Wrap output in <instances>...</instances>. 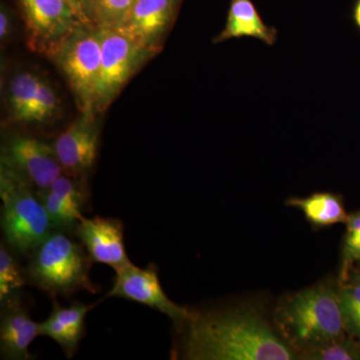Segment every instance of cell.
<instances>
[{"instance_id": "obj_1", "label": "cell", "mask_w": 360, "mask_h": 360, "mask_svg": "<svg viewBox=\"0 0 360 360\" xmlns=\"http://www.w3.org/2000/svg\"><path fill=\"white\" fill-rule=\"evenodd\" d=\"M179 347L172 355L189 360H292L295 350L284 343L264 314L253 305L191 310Z\"/></svg>"}, {"instance_id": "obj_2", "label": "cell", "mask_w": 360, "mask_h": 360, "mask_svg": "<svg viewBox=\"0 0 360 360\" xmlns=\"http://www.w3.org/2000/svg\"><path fill=\"white\" fill-rule=\"evenodd\" d=\"M276 321L296 354L348 335L338 302V286L329 284L286 296L276 307Z\"/></svg>"}, {"instance_id": "obj_3", "label": "cell", "mask_w": 360, "mask_h": 360, "mask_svg": "<svg viewBox=\"0 0 360 360\" xmlns=\"http://www.w3.org/2000/svg\"><path fill=\"white\" fill-rule=\"evenodd\" d=\"M27 257L28 283L53 300L99 290L90 278L94 262L72 231L53 229Z\"/></svg>"}, {"instance_id": "obj_4", "label": "cell", "mask_w": 360, "mask_h": 360, "mask_svg": "<svg viewBox=\"0 0 360 360\" xmlns=\"http://www.w3.org/2000/svg\"><path fill=\"white\" fill-rule=\"evenodd\" d=\"M1 229L4 243L28 257L53 231L39 193L20 172L0 162Z\"/></svg>"}, {"instance_id": "obj_5", "label": "cell", "mask_w": 360, "mask_h": 360, "mask_svg": "<svg viewBox=\"0 0 360 360\" xmlns=\"http://www.w3.org/2000/svg\"><path fill=\"white\" fill-rule=\"evenodd\" d=\"M49 58L65 75L80 112L97 115L96 89L101 63L98 28L82 23Z\"/></svg>"}, {"instance_id": "obj_6", "label": "cell", "mask_w": 360, "mask_h": 360, "mask_svg": "<svg viewBox=\"0 0 360 360\" xmlns=\"http://www.w3.org/2000/svg\"><path fill=\"white\" fill-rule=\"evenodd\" d=\"M98 30L101 63L96 110V113H101L110 108L130 78L155 53L113 28Z\"/></svg>"}, {"instance_id": "obj_7", "label": "cell", "mask_w": 360, "mask_h": 360, "mask_svg": "<svg viewBox=\"0 0 360 360\" xmlns=\"http://www.w3.org/2000/svg\"><path fill=\"white\" fill-rule=\"evenodd\" d=\"M27 45L49 56L78 25L84 23L68 0H18Z\"/></svg>"}, {"instance_id": "obj_8", "label": "cell", "mask_w": 360, "mask_h": 360, "mask_svg": "<svg viewBox=\"0 0 360 360\" xmlns=\"http://www.w3.org/2000/svg\"><path fill=\"white\" fill-rule=\"evenodd\" d=\"M0 162L20 172L39 193L65 174L52 143L30 135L6 136L2 142Z\"/></svg>"}, {"instance_id": "obj_9", "label": "cell", "mask_w": 360, "mask_h": 360, "mask_svg": "<svg viewBox=\"0 0 360 360\" xmlns=\"http://www.w3.org/2000/svg\"><path fill=\"white\" fill-rule=\"evenodd\" d=\"M110 297L124 298L158 310L172 319L177 331L191 316V309L176 304L165 292L155 264L141 269L131 264L116 271L112 288L105 295Z\"/></svg>"}, {"instance_id": "obj_10", "label": "cell", "mask_w": 360, "mask_h": 360, "mask_svg": "<svg viewBox=\"0 0 360 360\" xmlns=\"http://www.w3.org/2000/svg\"><path fill=\"white\" fill-rule=\"evenodd\" d=\"M101 129L96 116L82 113L52 146L65 174L85 180L96 165Z\"/></svg>"}, {"instance_id": "obj_11", "label": "cell", "mask_w": 360, "mask_h": 360, "mask_svg": "<svg viewBox=\"0 0 360 360\" xmlns=\"http://www.w3.org/2000/svg\"><path fill=\"white\" fill-rule=\"evenodd\" d=\"M181 0H135L124 20L115 30L149 51H160L174 25Z\"/></svg>"}, {"instance_id": "obj_12", "label": "cell", "mask_w": 360, "mask_h": 360, "mask_svg": "<svg viewBox=\"0 0 360 360\" xmlns=\"http://www.w3.org/2000/svg\"><path fill=\"white\" fill-rule=\"evenodd\" d=\"M73 233L92 262L108 265L115 271L131 264L124 243V224L115 217H82Z\"/></svg>"}, {"instance_id": "obj_13", "label": "cell", "mask_w": 360, "mask_h": 360, "mask_svg": "<svg viewBox=\"0 0 360 360\" xmlns=\"http://www.w3.org/2000/svg\"><path fill=\"white\" fill-rule=\"evenodd\" d=\"M1 304L0 354L2 359L30 360V347L39 335V323L30 316L20 295L6 298Z\"/></svg>"}, {"instance_id": "obj_14", "label": "cell", "mask_w": 360, "mask_h": 360, "mask_svg": "<svg viewBox=\"0 0 360 360\" xmlns=\"http://www.w3.org/2000/svg\"><path fill=\"white\" fill-rule=\"evenodd\" d=\"M240 37L260 39L269 46L277 39L276 28L265 25L251 0H231L224 30L214 37L213 42L220 44Z\"/></svg>"}, {"instance_id": "obj_15", "label": "cell", "mask_w": 360, "mask_h": 360, "mask_svg": "<svg viewBox=\"0 0 360 360\" xmlns=\"http://www.w3.org/2000/svg\"><path fill=\"white\" fill-rule=\"evenodd\" d=\"M286 205L302 210L307 221L317 229L347 224L349 217L342 195L333 193H315L305 198H290Z\"/></svg>"}, {"instance_id": "obj_16", "label": "cell", "mask_w": 360, "mask_h": 360, "mask_svg": "<svg viewBox=\"0 0 360 360\" xmlns=\"http://www.w3.org/2000/svg\"><path fill=\"white\" fill-rule=\"evenodd\" d=\"M135 0H82L80 15L84 23L96 28L117 27Z\"/></svg>"}, {"instance_id": "obj_17", "label": "cell", "mask_w": 360, "mask_h": 360, "mask_svg": "<svg viewBox=\"0 0 360 360\" xmlns=\"http://www.w3.org/2000/svg\"><path fill=\"white\" fill-rule=\"evenodd\" d=\"M41 80L42 78L30 71L18 73L11 80L8 91V108L14 122H26Z\"/></svg>"}, {"instance_id": "obj_18", "label": "cell", "mask_w": 360, "mask_h": 360, "mask_svg": "<svg viewBox=\"0 0 360 360\" xmlns=\"http://www.w3.org/2000/svg\"><path fill=\"white\" fill-rule=\"evenodd\" d=\"M15 253L4 243L0 245V302L20 295L28 284L25 269L14 257Z\"/></svg>"}, {"instance_id": "obj_19", "label": "cell", "mask_w": 360, "mask_h": 360, "mask_svg": "<svg viewBox=\"0 0 360 360\" xmlns=\"http://www.w3.org/2000/svg\"><path fill=\"white\" fill-rule=\"evenodd\" d=\"M39 195L49 213L53 229L73 232L77 222L84 217L82 210L59 198L51 189L42 191Z\"/></svg>"}, {"instance_id": "obj_20", "label": "cell", "mask_w": 360, "mask_h": 360, "mask_svg": "<svg viewBox=\"0 0 360 360\" xmlns=\"http://www.w3.org/2000/svg\"><path fill=\"white\" fill-rule=\"evenodd\" d=\"M338 302L348 335L360 338V283L348 279L338 284Z\"/></svg>"}, {"instance_id": "obj_21", "label": "cell", "mask_w": 360, "mask_h": 360, "mask_svg": "<svg viewBox=\"0 0 360 360\" xmlns=\"http://www.w3.org/2000/svg\"><path fill=\"white\" fill-rule=\"evenodd\" d=\"M298 359L307 360H360V340L347 335L340 340L305 350Z\"/></svg>"}, {"instance_id": "obj_22", "label": "cell", "mask_w": 360, "mask_h": 360, "mask_svg": "<svg viewBox=\"0 0 360 360\" xmlns=\"http://www.w3.org/2000/svg\"><path fill=\"white\" fill-rule=\"evenodd\" d=\"M360 264V210L350 213L343 238L338 283H345L355 265Z\"/></svg>"}, {"instance_id": "obj_23", "label": "cell", "mask_w": 360, "mask_h": 360, "mask_svg": "<svg viewBox=\"0 0 360 360\" xmlns=\"http://www.w3.org/2000/svg\"><path fill=\"white\" fill-rule=\"evenodd\" d=\"M58 108L59 101L56 90L49 82L42 79L25 123L26 124L28 123L44 124L51 122L56 117Z\"/></svg>"}, {"instance_id": "obj_24", "label": "cell", "mask_w": 360, "mask_h": 360, "mask_svg": "<svg viewBox=\"0 0 360 360\" xmlns=\"http://www.w3.org/2000/svg\"><path fill=\"white\" fill-rule=\"evenodd\" d=\"M39 330V335L47 336L56 341L68 359H71L77 354L80 341L84 338L54 319L52 315H49L44 321L40 322Z\"/></svg>"}, {"instance_id": "obj_25", "label": "cell", "mask_w": 360, "mask_h": 360, "mask_svg": "<svg viewBox=\"0 0 360 360\" xmlns=\"http://www.w3.org/2000/svg\"><path fill=\"white\" fill-rule=\"evenodd\" d=\"M49 189L79 210H84L87 203L89 191H87L85 180L75 179L63 174L51 184Z\"/></svg>"}, {"instance_id": "obj_26", "label": "cell", "mask_w": 360, "mask_h": 360, "mask_svg": "<svg viewBox=\"0 0 360 360\" xmlns=\"http://www.w3.org/2000/svg\"><path fill=\"white\" fill-rule=\"evenodd\" d=\"M53 307L51 315L65 324L71 330L84 338L85 319L90 310L96 304H85L82 302H73L70 307H63L60 303L53 300Z\"/></svg>"}, {"instance_id": "obj_27", "label": "cell", "mask_w": 360, "mask_h": 360, "mask_svg": "<svg viewBox=\"0 0 360 360\" xmlns=\"http://www.w3.org/2000/svg\"><path fill=\"white\" fill-rule=\"evenodd\" d=\"M11 14H9L7 7L2 4L1 11H0V39L1 41L7 39L11 32Z\"/></svg>"}, {"instance_id": "obj_28", "label": "cell", "mask_w": 360, "mask_h": 360, "mask_svg": "<svg viewBox=\"0 0 360 360\" xmlns=\"http://www.w3.org/2000/svg\"><path fill=\"white\" fill-rule=\"evenodd\" d=\"M354 20L360 30V0H357L354 8Z\"/></svg>"}, {"instance_id": "obj_29", "label": "cell", "mask_w": 360, "mask_h": 360, "mask_svg": "<svg viewBox=\"0 0 360 360\" xmlns=\"http://www.w3.org/2000/svg\"><path fill=\"white\" fill-rule=\"evenodd\" d=\"M348 279H354V281H359L360 283V264L355 265L352 271H350ZM347 279V281H348Z\"/></svg>"}, {"instance_id": "obj_30", "label": "cell", "mask_w": 360, "mask_h": 360, "mask_svg": "<svg viewBox=\"0 0 360 360\" xmlns=\"http://www.w3.org/2000/svg\"><path fill=\"white\" fill-rule=\"evenodd\" d=\"M68 1L70 2L73 8L75 9L78 16H79L80 20H82V15H80V2H82V0H68Z\"/></svg>"}, {"instance_id": "obj_31", "label": "cell", "mask_w": 360, "mask_h": 360, "mask_svg": "<svg viewBox=\"0 0 360 360\" xmlns=\"http://www.w3.org/2000/svg\"><path fill=\"white\" fill-rule=\"evenodd\" d=\"M359 338V340H360V338Z\"/></svg>"}]
</instances>
